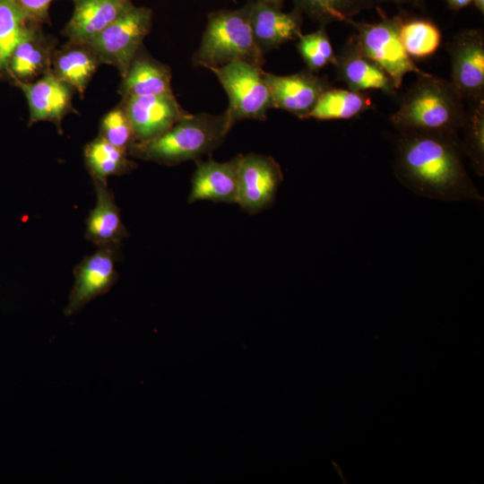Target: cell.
<instances>
[{"instance_id":"cell-1","label":"cell","mask_w":484,"mask_h":484,"mask_svg":"<svg viewBox=\"0 0 484 484\" xmlns=\"http://www.w3.org/2000/svg\"><path fill=\"white\" fill-rule=\"evenodd\" d=\"M397 143V178L414 194L444 202L482 201L463 162L457 135L402 133Z\"/></svg>"},{"instance_id":"cell-2","label":"cell","mask_w":484,"mask_h":484,"mask_svg":"<svg viewBox=\"0 0 484 484\" xmlns=\"http://www.w3.org/2000/svg\"><path fill=\"white\" fill-rule=\"evenodd\" d=\"M463 101L450 82L427 73L418 75L390 121L401 134L457 135L466 117Z\"/></svg>"},{"instance_id":"cell-3","label":"cell","mask_w":484,"mask_h":484,"mask_svg":"<svg viewBox=\"0 0 484 484\" xmlns=\"http://www.w3.org/2000/svg\"><path fill=\"white\" fill-rule=\"evenodd\" d=\"M233 125L226 110L219 115L190 114L161 135L134 143L128 154L167 166L197 160L220 147Z\"/></svg>"},{"instance_id":"cell-4","label":"cell","mask_w":484,"mask_h":484,"mask_svg":"<svg viewBox=\"0 0 484 484\" xmlns=\"http://www.w3.org/2000/svg\"><path fill=\"white\" fill-rule=\"evenodd\" d=\"M241 61L263 67L264 53L253 35L246 5L218 10L207 16L201 43L192 56L194 67H217Z\"/></svg>"},{"instance_id":"cell-5","label":"cell","mask_w":484,"mask_h":484,"mask_svg":"<svg viewBox=\"0 0 484 484\" xmlns=\"http://www.w3.org/2000/svg\"><path fill=\"white\" fill-rule=\"evenodd\" d=\"M402 20V15H396L383 16L376 22H357L354 20L349 22L356 30L350 38L356 47L386 73L396 90L400 89L407 73H427L415 65L401 43L399 28Z\"/></svg>"},{"instance_id":"cell-6","label":"cell","mask_w":484,"mask_h":484,"mask_svg":"<svg viewBox=\"0 0 484 484\" xmlns=\"http://www.w3.org/2000/svg\"><path fill=\"white\" fill-rule=\"evenodd\" d=\"M209 70L216 75L228 95L226 111L234 125L245 119L265 120L267 111L274 108L263 67L235 61Z\"/></svg>"},{"instance_id":"cell-7","label":"cell","mask_w":484,"mask_h":484,"mask_svg":"<svg viewBox=\"0 0 484 484\" xmlns=\"http://www.w3.org/2000/svg\"><path fill=\"white\" fill-rule=\"evenodd\" d=\"M152 11L134 5L97 36L83 42L100 64L114 66L123 77L143 47L152 24Z\"/></svg>"},{"instance_id":"cell-8","label":"cell","mask_w":484,"mask_h":484,"mask_svg":"<svg viewBox=\"0 0 484 484\" xmlns=\"http://www.w3.org/2000/svg\"><path fill=\"white\" fill-rule=\"evenodd\" d=\"M451 58V84L463 100H484V33L464 30L447 45Z\"/></svg>"},{"instance_id":"cell-9","label":"cell","mask_w":484,"mask_h":484,"mask_svg":"<svg viewBox=\"0 0 484 484\" xmlns=\"http://www.w3.org/2000/svg\"><path fill=\"white\" fill-rule=\"evenodd\" d=\"M117 249L98 247L85 256L73 270L74 284L64 315L71 316L82 310L94 298L106 294L117 281Z\"/></svg>"},{"instance_id":"cell-10","label":"cell","mask_w":484,"mask_h":484,"mask_svg":"<svg viewBox=\"0 0 484 484\" xmlns=\"http://www.w3.org/2000/svg\"><path fill=\"white\" fill-rule=\"evenodd\" d=\"M283 179L280 164L271 156H239L238 202L249 213L270 206Z\"/></svg>"},{"instance_id":"cell-11","label":"cell","mask_w":484,"mask_h":484,"mask_svg":"<svg viewBox=\"0 0 484 484\" xmlns=\"http://www.w3.org/2000/svg\"><path fill=\"white\" fill-rule=\"evenodd\" d=\"M23 92L30 111L29 126L41 121H48L63 133L62 122L65 116L76 112L73 106L74 91L62 82L50 70L30 82L12 81Z\"/></svg>"},{"instance_id":"cell-12","label":"cell","mask_w":484,"mask_h":484,"mask_svg":"<svg viewBox=\"0 0 484 484\" xmlns=\"http://www.w3.org/2000/svg\"><path fill=\"white\" fill-rule=\"evenodd\" d=\"M274 102V108L288 111L299 119L308 118L319 97L332 84L308 69L289 75L263 71Z\"/></svg>"},{"instance_id":"cell-13","label":"cell","mask_w":484,"mask_h":484,"mask_svg":"<svg viewBox=\"0 0 484 484\" xmlns=\"http://www.w3.org/2000/svg\"><path fill=\"white\" fill-rule=\"evenodd\" d=\"M136 142L152 140L191 113L185 110L173 93L122 99Z\"/></svg>"},{"instance_id":"cell-14","label":"cell","mask_w":484,"mask_h":484,"mask_svg":"<svg viewBox=\"0 0 484 484\" xmlns=\"http://www.w3.org/2000/svg\"><path fill=\"white\" fill-rule=\"evenodd\" d=\"M245 5L255 42L264 55L303 34V14L296 8L284 12L264 0H248Z\"/></svg>"},{"instance_id":"cell-15","label":"cell","mask_w":484,"mask_h":484,"mask_svg":"<svg viewBox=\"0 0 484 484\" xmlns=\"http://www.w3.org/2000/svg\"><path fill=\"white\" fill-rule=\"evenodd\" d=\"M239 156L224 162L212 159L195 160L196 169L192 177L188 202L205 200L237 203Z\"/></svg>"},{"instance_id":"cell-16","label":"cell","mask_w":484,"mask_h":484,"mask_svg":"<svg viewBox=\"0 0 484 484\" xmlns=\"http://www.w3.org/2000/svg\"><path fill=\"white\" fill-rule=\"evenodd\" d=\"M96 192L95 206L86 219L85 238L97 247L119 250L128 232L124 226L119 209L108 181L92 180Z\"/></svg>"},{"instance_id":"cell-17","label":"cell","mask_w":484,"mask_h":484,"mask_svg":"<svg viewBox=\"0 0 484 484\" xmlns=\"http://www.w3.org/2000/svg\"><path fill=\"white\" fill-rule=\"evenodd\" d=\"M336 74L350 90L366 91H381L386 95L396 96L397 91L386 73L364 56L350 39L336 55Z\"/></svg>"},{"instance_id":"cell-18","label":"cell","mask_w":484,"mask_h":484,"mask_svg":"<svg viewBox=\"0 0 484 484\" xmlns=\"http://www.w3.org/2000/svg\"><path fill=\"white\" fill-rule=\"evenodd\" d=\"M74 8L63 34L85 42L97 36L134 4L132 0H73Z\"/></svg>"},{"instance_id":"cell-19","label":"cell","mask_w":484,"mask_h":484,"mask_svg":"<svg viewBox=\"0 0 484 484\" xmlns=\"http://www.w3.org/2000/svg\"><path fill=\"white\" fill-rule=\"evenodd\" d=\"M56 40L45 35L39 24L13 50L7 67L12 81L30 82L51 70Z\"/></svg>"},{"instance_id":"cell-20","label":"cell","mask_w":484,"mask_h":484,"mask_svg":"<svg viewBox=\"0 0 484 484\" xmlns=\"http://www.w3.org/2000/svg\"><path fill=\"white\" fill-rule=\"evenodd\" d=\"M118 93L122 99L173 93L171 70L142 47L122 77Z\"/></svg>"},{"instance_id":"cell-21","label":"cell","mask_w":484,"mask_h":484,"mask_svg":"<svg viewBox=\"0 0 484 484\" xmlns=\"http://www.w3.org/2000/svg\"><path fill=\"white\" fill-rule=\"evenodd\" d=\"M99 65V58L85 43L68 40L61 48L55 49L51 70L82 98Z\"/></svg>"},{"instance_id":"cell-22","label":"cell","mask_w":484,"mask_h":484,"mask_svg":"<svg viewBox=\"0 0 484 484\" xmlns=\"http://www.w3.org/2000/svg\"><path fill=\"white\" fill-rule=\"evenodd\" d=\"M126 151L98 135L83 149L85 167L92 180L108 181L110 176L130 173L136 168Z\"/></svg>"},{"instance_id":"cell-23","label":"cell","mask_w":484,"mask_h":484,"mask_svg":"<svg viewBox=\"0 0 484 484\" xmlns=\"http://www.w3.org/2000/svg\"><path fill=\"white\" fill-rule=\"evenodd\" d=\"M37 25L30 21L16 0H0V81L7 76L13 50Z\"/></svg>"},{"instance_id":"cell-24","label":"cell","mask_w":484,"mask_h":484,"mask_svg":"<svg viewBox=\"0 0 484 484\" xmlns=\"http://www.w3.org/2000/svg\"><path fill=\"white\" fill-rule=\"evenodd\" d=\"M372 108L371 99L364 92L332 87L319 97L308 118L351 119Z\"/></svg>"},{"instance_id":"cell-25","label":"cell","mask_w":484,"mask_h":484,"mask_svg":"<svg viewBox=\"0 0 484 484\" xmlns=\"http://www.w3.org/2000/svg\"><path fill=\"white\" fill-rule=\"evenodd\" d=\"M294 8L303 15L326 25L333 22L349 23L363 10L376 5L374 0H292Z\"/></svg>"},{"instance_id":"cell-26","label":"cell","mask_w":484,"mask_h":484,"mask_svg":"<svg viewBox=\"0 0 484 484\" xmlns=\"http://www.w3.org/2000/svg\"><path fill=\"white\" fill-rule=\"evenodd\" d=\"M401 43L406 53L413 59L434 55L440 47L442 36L438 26L424 18L402 20L399 28Z\"/></svg>"},{"instance_id":"cell-27","label":"cell","mask_w":484,"mask_h":484,"mask_svg":"<svg viewBox=\"0 0 484 484\" xmlns=\"http://www.w3.org/2000/svg\"><path fill=\"white\" fill-rule=\"evenodd\" d=\"M464 139L461 142L462 153L471 161L475 172L484 175V100L471 103L462 125Z\"/></svg>"},{"instance_id":"cell-28","label":"cell","mask_w":484,"mask_h":484,"mask_svg":"<svg viewBox=\"0 0 484 484\" xmlns=\"http://www.w3.org/2000/svg\"><path fill=\"white\" fill-rule=\"evenodd\" d=\"M297 48L311 72L316 73L336 63V55L324 25L315 31L302 34L298 39Z\"/></svg>"},{"instance_id":"cell-29","label":"cell","mask_w":484,"mask_h":484,"mask_svg":"<svg viewBox=\"0 0 484 484\" xmlns=\"http://www.w3.org/2000/svg\"><path fill=\"white\" fill-rule=\"evenodd\" d=\"M99 135L127 152L136 143L132 124L121 102L103 116L99 123Z\"/></svg>"},{"instance_id":"cell-30","label":"cell","mask_w":484,"mask_h":484,"mask_svg":"<svg viewBox=\"0 0 484 484\" xmlns=\"http://www.w3.org/2000/svg\"><path fill=\"white\" fill-rule=\"evenodd\" d=\"M30 21L40 24L49 22V7L54 0H16Z\"/></svg>"},{"instance_id":"cell-31","label":"cell","mask_w":484,"mask_h":484,"mask_svg":"<svg viewBox=\"0 0 484 484\" xmlns=\"http://www.w3.org/2000/svg\"><path fill=\"white\" fill-rule=\"evenodd\" d=\"M375 4H392L398 6H410L416 9H423L425 7V0H374Z\"/></svg>"},{"instance_id":"cell-32","label":"cell","mask_w":484,"mask_h":484,"mask_svg":"<svg viewBox=\"0 0 484 484\" xmlns=\"http://www.w3.org/2000/svg\"><path fill=\"white\" fill-rule=\"evenodd\" d=\"M473 0H445L448 7L451 10L458 11L468 6Z\"/></svg>"},{"instance_id":"cell-33","label":"cell","mask_w":484,"mask_h":484,"mask_svg":"<svg viewBox=\"0 0 484 484\" xmlns=\"http://www.w3.org/2000/svg\"><path fill=\"white\" fill-rule=\"evenodd\" d=\"M475 7L478 11L483 14L484 13V0H473Z\"/></svg>"},{"instance_id":"cell-34","label":"cell","mask_w":484,"mask_h":484,"mask_svg":"<svg viewBox=\"0 0 484 484\" xmlns=\"http://www.w3.org/2000/svg\"><path fill=\"white\" fill-rule=\"evenodd\" d=\"M264 1L270 3L272 4H274L281 8L282 7L283 2H284V0H264Z\"/></svg>"},{"instance_id":"cell-35","label":"cell","mask_w":484,"mask_h":484,"mask_svg":"<svg viewBox=\"0 0 484 484\" xmlns=\"http://www.w3.org/2000/svg\"><path fill=\"white\" fill-rule=\"evenodd\" d=\"M233 1H235V2H236V0H233Z\"/></svg>"}]
</instances>
